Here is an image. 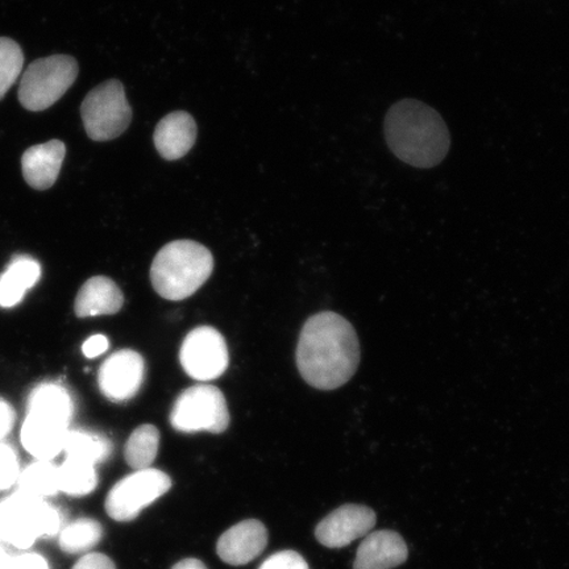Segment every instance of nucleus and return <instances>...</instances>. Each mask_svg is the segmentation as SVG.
<instances>
[{"instance_id":"nucleus-12","label":"nucleus","mask_w":569,"mask_h":569,"mask_svg":"<svg viewBox=\"0 0 569 569\" xmlns=\"http://www.w3.org/2000/svg\"><path fill=\"white\" fill-rule=\"evenodd\" d=\"M268 545V530L258 519L232 526L217 545L218 557L230 566H244L259 558Z\"/></svg>"},{"instance_id":"nucleus-27","label":"nucleus","mask_w":569,"mask_h":569,"mask_svg":"<svg viewBox=\"0 0 569 569\" xmlns=\"http://www.w3.org/2000/svg\"><path fill=\"white\" fill-rule=\"evenodd\" d=\"M259 569H309V565L302 555L287 550L269 557Z\"/></svg>"},{"instance_id":"nucleus-13","label":"nucleus","mask_w":569,"mask_h":569,"mask_svg":"<svg viewBox=\"0 0 569 569\" xmlns=\"http://www.w3.org/2000/svg\"><path fill=\"white\" fill-rule=\"evenodd\" d=\"M409 550L400 533L380 530L362 540L353 569H391L408 560Z\"/></svg>"},{"instance_id":"nucleus-19","label":"nucleus","mask_w":569,"mask_h":569,"mask_svg":"<svg viewBox=\"0 0 569 569\" xmlns=\"http://www.w3.org/2000/svg\"><path fill=\"white\" fill-rule=\"evenodd\" d=\"M40 276V266L34 260L20 258L13 261L0 277V306L7 309L17 306L23 300L26 291L39 281Z\"/></svg>"},{"instance_id":"nucleus-7","label":"nucleus","mask_w":569,"mask_h":569,"mask_svg":"<svg viewBox=\"0 0 569 569\" xmlns=\"http://www.w3.org/2000/svg\"><path fill=\"white\" fill-rule=\"evenodd\" d=\"M230 421L226 397L222 390L212 386H196L183 390L170 412V425L184 433H222L229 429Z\"/></svg>"},{"instance_id":"nucleus-20","label":"nucleus","mask_w":569,"mask_h":569,"mask_svg":"<svg viewBox=\"0 0 569 569\" xmlns=\"http://www.w3.org/2000/svg\"><path fill=\"white\" fill-rule=\"evenodd\" d=\"M160 448V431L153 425H141L131 433L124 448L127 465L141 471L151 468L158 458Z\"/></svg>"},{"instance_id":"nucleus-24","label":"nucleus","mask_w":569,"mask_h":569,"mask_svg":"<svg viewBox=\"0 0 569 569\" xmlns=\"http://www.w3.org/2000/svg\"><path fill=\"white\" fill-rule=\"evenodd\" d=\"M20 492L46 500L60 492L57 467L49 461H38L19 475Z\"/></svg>"},{"instance_id":"nucleus-23","label":"nucleus","mask_w":569,"mask_h":569,"mask_svg":"<svg viewBox=\"0 0 569 569\" xmlns=\"http://www.w3.org/2000/svg\"><path fill=\"white\" fill-rule=\"evenodd\" d=\"M109 440L84 431H68L63 452L67 459H74L97 466L111 455Z\"/></svg>"},{"instance_id":"nucleus-15","label":"nucleus","mask_w":569,"mask_h":569,"mask_svg":"<svg viewBox=\"0 0 569 569\" xmlns=\"http://www.w3.org/2000/svg\"><path fill=\"white\" fill-rule=\"evenodd\" d=\"M197 123L190 113L176 111L160 120L153 134L156 149L162 159L176 161L183 158L194 147Z\"/></svg>"},{"instance_id":"nucleus-25","label":"nucleus","mask_w":569,"mask_h":569,"mask_svg":"<svg viewBox=\"0 0 569 569\" xmlns=\"http://www.w3.org/2000/svg\"><path fill=\"white\" fill-rule=\"evenodd\" d=\"M24 66V54L17 41L0 38V101L13 87Z\"/></svg>"},{"instance_id":"nucleus-21","label":"nucleus","mask_w":569,"mask_h":569,"mask_svg":"<svg viewBox=\"0 0 569 569\" xmlns=\"http://www.w3.org/2000/svg\"><path fill=\"white\" fill-rule=\"evenodd\" d=\"M59 476V490L73 497L88 496L94 492L98 486V475L96 466L89 462L67 459L66 462L57 468Z\"/></svg>"},{"instance_id":"nucleus-4","label":"nucleus","mask_w":569,"mask_h":569,"mask_svg":"<svg viewBox=\"0 0 569 569\" xmlns=\"http://www.w3.org/2000/svg\"><path fill=\"white\" fill-rule=\"evenodd\" d=\"M61 517L42 498L17 492L0 502V539L19 550L30 549L41 538L54 537Z\"/></svg>"},{"instance_id":"nucleus-14","label":"nucleus","mask_w":569,"mask_h":569,"mask_svg":"<svg viewBox=\"0 0 569 569\" xmlns=\"http://www.w3.org/2000/svg\"><path fill=\"white\" fill-rule=\"evenodd\" d=\"M66 154L67 147L60 140L28 148L21 158L26 182L34 190L51 189L60 176Z\"/></svg>"},{"instance_id":"nucleus-18","label":"nucleus","mask_w":569,"mask_h":569,"mask_svg":"<svg viewBox=\"0 0 569 569\" xmlns=\"http://www.w3.org/2000/svg\"><path fill=\"white\" fill-rule=\"evenodd\" d=\"M28 415L48 419L68 429L73 403L66 389L56 383H46L32 391L28 401Z\"/></svg>"},{"instance_id":"nucleus-2","label":"nucleus","mask_w":569,"mask_h":569,"mask_svg":"<svg viewBox=\"0 0 569 569\" xmlns=\"http://www.w3.org/2000/svg\"><path fill=\"white\" fill-rule=\"evenodd\" d=\"M383 137L397 159L418 169L438 167L451 148V133L442 116L411 98L390 106L383 120Z\"/></svg>"},{"instance_id":"nucleus-5","label":"nucleus","mask_w":569,"mask_h":569,"mask_svg":"<svg viewBox=\"0 0 569 569\" xmlns=\"http://www.w3.org/2000/svg\"><path fill=\"white\" fill-rule=\"evenodd\" d=\"M78 71L80 68L76 59L67 54H54L33 61L21 77L19 102L32 112L49 109L73 87Z\"/></svg>"},{"instance_id":"nucleus-6","label":"nucleus","mask_w":569,"mask_h":569,"mask_svg":"<svg viewBox=\"0 0 569 569\" xmlns=\"http://www.w3.org/2000/svg\"><path fill=\"white\" fill-rule=\"evenodd\" d=\"M81 116L91 140L110 141L119 138L132 120L123 83L110 80L92 89L83 99Z\"/></svg>"},{"instance_id":"nucleus-31","label":"nucleus","mask_w":569,"mask_h":569,"mask_svg":"<svg viewBox=\"0 0 569 569\" xmlns=\"http://www.w3.org/2000/svg\"><path fill=\"white\" fill-rule=\"evenodd\" d=\"M13 419L16 417H13V410L10 405L0 400V440L11 431Z\"/></svg>"},{"instance_id":"nucleus-22","label":"nucleus","mask_w":569,"mask_h":569,"mask_svg":"<svg viewBox=\"0 0 569 569\" xmlns=\"http://www.w3.org/2000/svg\"><path fill=\"white\" fill-rule=\"evenodd\" d=\"M102 525L91 518H78L62 529L59 538L60 549L74 555L88 552L101 542Z\"/></svg>"},{"instance_id":"nucleus-16","label":"nucleus","mask_w":569,"mask_h":569,"mask_svg":"<svg viewBox=\"0 0 569 569\" xmlns=\"http://www.w3.org/2000/svg\"><path fill=\"white\" fill-rule=\"evenodd\" d=\"M123 291L109 277L96 276L78 291L74 311L78 318L113 316L122 310Z\"/></svg>"},{"instance_id":"nucleus-28","label":"nucleus","mask_w":569,"mask_h":569,"mask_svg":"<svg viewBox=\"0 0 569 569\" xmlns=\"http://www.w3.org/2000/svg\"><path fill=\"white\" fill-rule=\"evenodd\" d=\"M9 569H49V566L41 555L28 552L10 559Z\"/></svg>"},{"instance_id":"nucleus-32","label":"nucleus","mask_w":569,"mask_h":569,"mask_svg":"<svg viewBox=\"0 0 569 569\" xmlns=\"http://www.w3.org/2000/svg\"><path fill=\"white\" fill-rule=\"evenodd\" d=\"M172 569H208V567H206L201 560L188 558L178 561V563Z\"/></svg>"},{"instance_id":"nucleus-33","label":"nucleus","mask_w":569,"mask_h":569,"mask_svg":"<svg viewBox=\"0 0 569 569\" xmlns=\"http://www.w3.org/2000/svg\"><path fill=\"white\" fill-rule=\"evenodd\" d=\"M10 558L0 549V569H9Z\"/></svg>"},{"instance_id":"nucleus-9","label":"nucleus","mask_w":569,"mask_h":569,"mask_svg":"<svg viewBox=\"0 0 569 569\" xmlns=\"http://www.w3.org/2000/svg\"><path fill=\"white\" fill-rule=\"evenodd\" d=\"M180 361L191 379L202 382L217 380L229 368V347L222 333L213 327H197L183 340Z\"/></svg>"},{"instance_id":"nucleus-3","label":"nucleus","mask_w":569,"mask_h":569,"mask_svg":"<svg viewBox=\"0 0 569 569\" xmlns=\"http://www.w3.org/2000/svg\"><path fill=\"white\" fill-rule=\"evenodd\" d=\"M212 253L193 240H176L162 247L152 262L156 293L169 301H182L197 293L210 279Z\"/></svg>"},{"instance_id":"nucleus-11","label":"nucleus","mask_w":569,"mask_h":569,"mask_svg":"<svg viewBox=\"0 0 569 569\" xmlns=\"http://www.w3.org/2000/svg\"><path fill=\"white\" fill-rule=\"evenodd\" d=\"M376 513L365 505L347 503L319 522L316 537L329 549H341L366 537L375 528Z\"/></svg>"},{"instance_id":"nucleus-10","label":"nucleus","mask_w":569,"mask_h":569,"mask_svg":"<svg viewBox=\"0 0 569 569\" xmlns=\"http://www.w3.org/2000/svg\"><path fill=\"white\" fill-rule=\"evenodd\" d=\"M144 379V358L133 350H120L99 369L98 386L110 401L126 402L139 393Z\"/></svg>"},{"instance_id":"nucleus-1","label":"nucleus","mask_w":569,"mask_h":569,"mask_svg":"<svg viewBox=\"0 0 569 569\" xmlns=\"http://www.w3.org/2000/svg\"><path fill=\"white\" fill-rule=\"evenodd\" d=\"M296 358L298 371L310 387L319 390L338 389L358 371V333L337 312H319L306 320Z\"/></svg>"},{"instance_id":"nucleus-8","label":"nucleus","mask_w":569,"mask_h":569,"mask_svg":"<svg viewBox=\"0 0 569 569\" xmlns=\"http://www.w3.org/2000/svg\"><path fill=\"white\" fill-rule=\"evenodd\" d=\"M172 489V479L160 469L134 471L118 481L106 498V511L113 521L131 522L142 509Z\"/></svg>"},{"instance_id":"nucleus-30","label":"nucleus","mask_w":569,"mask_h":569,"mask_svg":"<svg viewBox=\"0 0 569 569\" xmlns=\"http://www.w3.org/2000/svg\"><path fill=\"white\" fill-rule=\"evenodd\" d=\"M109 339L104 336H92L82 346V352L87 358L94 359L109 350Z\"/></svg>"},{"instance_id":"nucleus-17","label":"nucleus","mask_w":569,"mask_h":569,"mask_svg":"<svg viewBox=\"0 0 569 569\" xmlns=\"http://www.w3.org/2000/svg\"><path fill=\"white\" fill-rule=\"evenodd\" d=\"M67 433V427L28 415L20 439L32 457L40 461H49L63 451Z\"/></svg>"},{"instance_id":"nucleus-29","label":"nucleus","mask_w":569,"mask_h":569,"mask_svg":"<svg viewBox=\"0 0 569 569\" xmlns=\"http://www.w3.org/2000/svg\"><path fill=\"white\" fill-rule=\"evenodd\" d=\"M73 569H117V566L106 555L91 552L78 560Z\"/></svg>"},{"instance_id":"nucleus-26","label":"nucleus","mask_w":569,"mask_h":569,"mask_svg":"<svg viewBox=\"0 0 569 569\" xmlns=\"http://www.w3.org/2000/svg\"><path fill=\"white\" fill-rule=\"evenodd\" d=\"M19 462L9 446L0 445V490L10 489L19 479Z\"/></svg>"}]
</instances>
